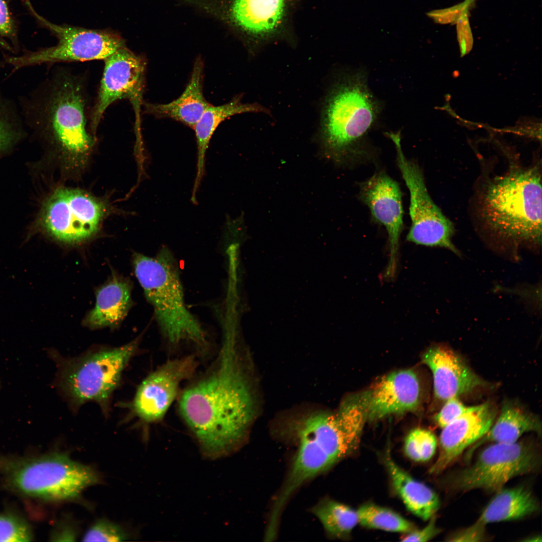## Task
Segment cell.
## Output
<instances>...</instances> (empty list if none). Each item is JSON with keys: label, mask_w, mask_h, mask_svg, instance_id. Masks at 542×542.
Instances as JSON below:
<instances>
[{"label": "cell", "mask_w": 542, "mask_h": 542, "mask_svg": "<svg viewBox=\"0 0 542 542\" xmlns=\"http://www.w3.org/2000/svg\"><path fill=\"white\" fill-rule=\"evenodd\" d=\"M1 382H0V388H1Z\"/></svg>", "instance_id": "f35d334b"}, {"label": "cell", "mask_w": 542, "mask_h": 542, "mask_svg": "<svg viewBox=\"0 0 542 542\" xmlns=\"http://www.w3.org/2000/svg\"><path fill=\"white\" fill-rule=\"evenodd\" d=\"M496 492L477 519L485 525L518 519L538 510L536 499L525 487L502 488Z\"/></svg>", "instance_id": "d4e9b609"}, {"label": "cell", "mask_w": 542, "mask_h": 542, "mask_svg": "<svg viewBox=\"0 0 542 542\" xmlns=\"http://www.w3.org/2000/svg\"><path fill=\"white\" fill-rule=\"evenodd\" d=\"M103 60L102 76L90 115V129L95 134L107 108L118 99H128L135 113L137 145H141V113L144 102L146 60L125 46L118 48Z\"/></svg>", "instance_id": "4fadbf2b"}, {"label": "cell", "mask_w": 542, "mask_h": 542, "mask_svg": "<svg viewBox=\"0 0 542 542\" xmlns=\"http://www.w3.org/2000/svg\"><path fill=\"white\" fill-rule=\"evenodd\" d=\"M106 212L105 204L89 193L59 188L45 202L41 220L43 229L55 239L79 243L96 234Z\"/></svg>", "instance_id": "7c38bea8"}, {"label": "cell", "mask_w": 542, "mask_h": 542, "mask_svg": "<svg viewBox=\"0 0 542 542\" xmlns=\"http://www.w3.org/2000/svg\"><path fill=\"white\" fill-rule=\"evenodd\" d=\"M131 286L119 277H113L96 293L94 307L85 317L84 325L92 329L115 327L131 306Z\"/></svg>", "instance_id": "603a6c76"}, {"label": "cell", "mask_w": 542, "mask_h": 542, "mask_svg": "<svg viewBox=\"0 0 542 542\" xmlns=\"http://www.w3.org/2000/svg\"><path fill=\"white\" fill-rule=\"evenodd\" d=\"M325 531L337 538L347 536L358 523L357 511L335 500L325 498L312 509Z\"/></svg>", "instance_id": "484cf974"}, {"label": "cell", "mask_w": 542, "mask_h": 542, "mask_svg": "<svg viewBox=\"0 0 542 542\" xmlns=\"http://www.w3.org/2000/svg\"><path fill=\"white\" fill-rule=\"evenodd\" d=\"M15 35V25L7 4L0 0V35L13 38Z\"/></svg>", "instance_id": "e575fe53"}, {"label": "cell", "mask_w": 542, "mask_h": 542, "mask_svg": "<svg viewBox=\"0 0 542 542\" xmlns=\"http://www.w3.org/2000/svg\"><path fill=\"white\" fill-rule=\"evenodd\" d=\"M139 342L136 339L121 346L90 350L69 358L51 351L58 369L55 386L74 410L91 401L107 416L112 394L136 353Z\"/></svg>", "instance_id": "52a82bcc"}, {"label": "cell", "mask_w": 542, "mask_h": 542, "mask_svg": "<svg viewBox=\"0 0 542 542\" xmlns=\"http://www.w3.org/2000/svg\"><path fill=\"white\" fill-rule=\"evenodd\" d=\"M221 345L208 371L189 385L179 400L180 414L202 456L209 460L236 452L246 438L253 400L234 331L224 321Z\"/></svg>", "instance_id": "6da1fadb"}, {"label": "cell", "mask_w": 542, "mask_h": 542, "mask_svg": "<svg viewBox=\"0 0 542 542\" xmlns=\"http://www.w3.org/2000/svg\"><path fill=\"white\" fill-rule=\"evenodd\" d=\"M485 524L477 520L470 526L457 531L449 537L451 541H481L485 539Z\"/></svg>", "instance_id": "d6a6232c"}, {"label": "cell", "mask_w": 542, "mask_h": 542, "mask_svg": "<svg viewBox=\"0 0 542 542\" xmlns=\"http://www.w3.org/2000/svg\"><path fill=\"white\" fill-rule=\"evenodd\" d=\"M359 197L369 209L374 221L385 228L388 238L389 260L385 278L394 277L400 234L403 227L402 193L396 181L379 171L361 183Z\"/></svg>", "instance_id": "9a60e30c"}, {"label": "cell", "mask_w": 542, "mask_h": 542, "mask_svg": "<svg viewBox=\"0 0 542 542\" xmlns=\"http://www.w3.org/2000/svg\"><path fill=\"white\" fill-rule=\"evenodd\" d=\"M386 134L394 143L397 165L410 195L411 226L406 240L418 245L446 248L460 255L452 241L454 225L432 200L419 166L405 157L400 133Z\"/></svg>", "instance_id": "8fae6325"}, {"label": "cell", "mask_w": 542, "mask_h": 542, "mask_svg": "<svg viewBox=\"0 0 542 542\" xmlns=\"http://www.w3.org/2000/svg\"><path fill=\"white\" fill-rule=\"evenodd\" d=\"M497 409L490 401L469 406L457 420L442 428L439 453L429 473L443 472L466 449L484 436L493 424Z\"/></svg>", "instance_id": "2e32d148"}, {"label": "cell", "mask_w": 542, "mask_h": 542, "mask_svg": "<svg viewBox=\"0 0 542 542\" xmlns=\"http://www.w3.org/2000/svg\"><path fill=\"white\" fill-rule=\"evenodd\" d=\"M437 439L431 431L417 428L406 437L404 450L406 456L417 462H425L432 458L437 448Z\"/></svg>", "instance_id": "f1b7e54d"}, {"label": "cell", "mask_w": 542, "mask_h": 542, "mask_svg": "<svg viewBox=\"0 0 542 542\" xmlns=\"http://www.w3.org/2000/svg\"><path fill=\"white\" fill-rule=\"evenodd\" d=\"M242 97L241 95H237L227 103L220 105L210 104L193 128L197 147V172L191 198L194 204L197 203V192L204 174L206 151L211 138L218 126L225 119L236 114L248 112L270 113L268 109L259 103L242 102Z\"/></svg>", "instance_id": "44dd1931"}, {"label": "cell", "mask_w": 542, "mask_h": 542, "mask_svg": "<svg viewBox=\"0 0 542 542\" xmlns=\"http://www.w3.org/2000/svg\"><path fill=\"white\" fill-rule=\"evenodd\" d=\"M26 134L18 105L0 92V153L12 147Z\"/></svg>", "instance_id": "83f0119b"}, {"label": "cell", "mask_w": 542, "mask_h": 542, "mask_svg": "<svg viewBox=\"0 0 542 542\" xmlns=\"http://www.w3.org/2000/svg\"><path fill=\"white\" fill-rule=\"evenodd\" d=\"M380 108L364 73L340 76L329 89L321 111L319 138L325 153L341 163L362 158L366 154L363 141Z\"/></svg>", "instance_id": "5b68a950"}, {"label": "cell", "mask_w": 542, "mask_h": 542, "mask_svg": "<svg viewBox=\"0 0 542 542\" xmlns=\"http://www.w3.org/2000/svg\"><path fill=\"white\" fill-rule=\"evenodd\" d=\"M485 185L479 198V213L486 228L513 243H540L542 189L538 166L513 165Z\"/></svg>", "instance_id": "277c9868"}, {"label": "cell", "mask_w": 542, "mask_h": 542, "mask_svg": "<svg viewBox=\"0 0 542 542\" xmlns=\"http://www.w3.org/2000/svg\"><path fill=\"white\" fill-rule=\"evenodd\" d=\"M528 432L541 434V425L538 417L518 402L506 400L487 433L468 448L465 459L469 461L476 449L485 443H513Z\"/></svg>", "instance_id": "7402d4cb"}, {"label": "cell", "mask_w": 542, "mask_h": 542, "mask_svg": "<svg viewBox=\"0 0 542 542\" xmlns=\"http://www.w3.org/2000/svg\"><path fill=\"white\" fill-rule=\"evenodd\" d=\"M540 464L538 446L533 442L492 443L472 464L450 477V487L462 492L477 489L497 492L512 478L537 471Z\"/></svg>", "instance_id": "9c48e42d"}, {"label": "cell", "mask_w": 542, "mask_h": 542, "mask_svg": "<svg viewBox=\"0 0 542 542\" xmlns=\"http://www.w3.org/2000/svg\"><path fill=\"white\" fill-rule=\"evenodd\" d=\"M86 80L68 69L56 68L19 99L26 128L46 141L72 169L85 165L96 142L87 123Z\"/></svg>", "instance_id": "7a4b0ae2"}, {"label": "cell", "mask_w": 542, "mask_h": 542, "mask_svg": "<svg viewBox=\"0 0 542 542\" xmlns=\"http://www.w3.org/2000/svg\"><path fill=\"white\" fill-rule=\"evenodd\" d=\"M193 355L169 360L150 373L140 383L129 404L131 416L142 423L160 422L176 398L180 385L194 373Z\"/></svg>", "instance_id": "5bb4252c"}, {"label": "cell", "mask_w": 542, "mask_h": 542, "mask_svg": "<svg viewBox=\"0 0 542 542\" xmlns=\"http://www.w3.org/2000/svg\"><path fill=\"white\" fill-rule=\"evenodd\" d=\"M440 532V529L436 526L435 521L432 518L430 522L421 529L416 530L409 532L402 539L403 541H427L434 538Z\"/></svg>", "instance_id": "836d02e7"}, {"label": "cell", "mask_w": 542, "mask_h": 542, "mask_svg": "<svg viewBox=\"0 0 542 542\" xmlns=\"http://www.w3.org/2000/svg\"><path fill=\"white\" fill-rule=\"evenodd\" d=\"M127 535L121 527L105 519H100L88 529L83 537L84 541H118Z\"/></svg>", "instance_id": "4dcf8cb0"}, {"label": "cell", "mask_w": 542, "mask_h": 542, "mask_svg": "<svg viewBox=\"0 0 542 542\" xmlns=\"http://www.w3.org/2000/svg\"><path fill=\"white\" fill-rule=\"evenodd\" d=\"M289 0H233L230 18L255 45L276 37L289 12Z\"/></svg>", "instance_id": "d6986e66"}, {"label": "cell", "mask_w": 542, "mask_h": 542, "mask_svg": "<svg viewBox=\"0 0 542 542\" xmlns=\"http://www.w3.org/2000/svg\"><path fill=\"white\" fill-rule=\"evenodd\" d=\"M358 523L369 528L409 533L414 524L396 512L372 503H366L356 511Z\"/></svg>", "instance_id": "4316f807"}, {"label": "cell", "mask_w": 542, "mask_h": 542, "mask_svg": "<svg viewBox=\"0 0 542 542\" xmlns=\"http://www.w3.org/2000/svg\"><path fill=\"white\" fill-rule=\"evenodd\" d=\"M133 265L166 340L174 345L189 341L205 347V332L186 306L178 266L170 250L164 247L153 257L135 253Z\"/></svg>", "instance_id": "8992f818"}, {"label": "cell", "mask_w": 542, "mask_h": 542, "mask_svg": "<svg viewBox=\"0 0 542 542\" xmlns=\"http://www.w3.org/2000/svg\"><path fill=\"white\" fill-rule=\"evenodd\" d=\"M364 394L367 420H377L416 409L420 399V384L413 371L400 370L382 377Z\"/></svg>", "instance_id": "ac0fdd59"}, {"label": "cell", "mask_w": 542, "mask_h": 542, "mask_svg": "<svg viewBox=\"0 0 542 542\" xmlns=\"http://www.w3.org/2000/svg\"><path fill=\"white\" fill-rule=\"evenodd\" d=\"M6 63L5 61V60L2 61V60H0V68L4 67L5 66V65H6Z\"/></svg>", "instance_id": "74e56055"}, {"label": "cell", "mask_w": 542, "mask_h": 542, "mask_svg": "<svg viewBox=\"0 0 542 542\" xmlns=\"http://www.w3.org/2000/svg\"><path fill=\"white\" fill-rule=\"evenodd\" d=\"M459 397H452L446 400L444 404L435 417L437 425L442 429L451 424L468 410Z\"/></svg>", "instance_id": "1f68e13d"}, {"label": "cell", "mask_w": 542, "mask_h": 542, "mask_svg": "<svg viewBox=\"0 0 542 542\" xmlns=\"http://www.w3.org/2000/svg\"><path fill=\"white\" fill-rule=\"evenodd\" d=\"M385 463L393 487L406 508L424 520L432 517L440 505L437 494L397 465L388 453Z\"/></svg>", "instance_id": "cb8c5ba5"}, {"label": "cell", "mask_w": 542, "mask_h": 542, "mask_svg": "<svg viewBox=\"0 0 542 542\" xmlns=\"http://www.w3.org/2000/svg\"><path fill=\"white\" fill-rule=\"evenodd\" d=\"M32 529L29 522L19 515L0 512V541H30Z\"/></svg>", "instance_id": "f546056e"}, {"label": "cell", "mask_w": 542, "mask_h": 542, "mask_svg": "<svg viewBox=\"0 0 542 542\" xmlns=\"http://www.w3.org/2000/svg\"><path fill=\"white\" fill-rule=\"evenodd\" d=\"M367 419L359 396L344 401L335 414H313L296 430L297 448L286 481L272 510L282 513L290 497L303 484L322 474L357 447Z\"/></svg>", "instance_id": "3957f363"}, {"label": "cell", "mask_w": 542, "mask_h": 542, "mask_svg": "<svg viewBox=\"0 0 542 542\" xmlns=\"http://www.w3.org/2000/svg\"><path fill=\"white\" fill-rule=\"evenodd\" d=\"M422 359L432 371L434 394L440 400L459 397L490 385L450 347H432L425 353Z\"/></svg>", "instance_id": "e0dca14e"}, {"label": "cell", "mask_w": 542, "mask_h": 542, "mask_svg": "<svg viewBox=\"0 0 542 542\" xmlns=\"http://www.w3.org/2000/svg\"><path fill=\"white\" fill-rule=\"evenodd\" d=\"M41 23L58 39L55 46L27 52L19 56L5 55L13 71L43 64L104 60L125 46L118 33L108 30H91L52 24L35 14Z\"/></svg>", "instance_id": "30bf717a"}, {"label": "cell", "mask_w": 542, "mask_h": 542, "mask_svg": "<svg viewBox=\"0 0 542 542\" xmlns=\"http://www.w3.org/2000/svg\"><path fill=\"white\" fill-rule=\"evenodd\" d=\"M204 64L196 60L189 81L181 95L165 104L144 102V112L157 118H168L193 129L210 104L203 93Z\"/></svg>", "instance_id": "ffe728a7"}, {"label": "cell", "mask_w": 542, "mask_h": 542, "mask_svg": "<svg viewBox=\"0 0 542 542\" xmlns=\"http://www.w3.org/2000/svg\"><path fill=\"white\" fill-rule=\"evenodd\" d=\"M0 45L2 46V47H4V48H6V49H7L8 50H10V48H11V47L9 46V45L7 43H6V42H5L1 40V39H0Z\"/></svg>", "instance_id": "8d00e7d4"}, {"label": "cell", "mask_w": 542, "mask_h": 542, "mask_svg": "<svg viewBox=\"0 0 542 542\" xmlns=\"http://www.w3.org/2000/svg\"><path fill=\"white\" fill-rule=\"evenodd\" d=\"M0 474L13 491L48 501L74 499L99 482L98 475L91 467L57 453L35 457L0 458Z\"/></svg>", "instance_id": "ba28073f"}, {"label": "cell", "mask_w": 542, "mask_h": 542, "mask_svg": "<svg viewBox=\"0 0 542 542\" xmlns=\"http://www.w3.org/2000/svg\"><path fill=\"white\" fill-rule=\"evenodd\" d=\"M475 0H465L463 3L467 7H471L474 3Z\"/></svg>", "instance_id": "d590c367"}]
</instances>
